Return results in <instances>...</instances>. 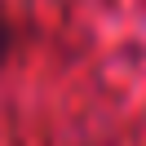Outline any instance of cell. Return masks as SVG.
I'll return each mask as SVG.
<instances>
[{"label":"cell","mask_w":146,"mask_h":146,"mask_svg":"<svg viewBox=\"0 0 146 146\" xmlns=\"http://www.w3.org/2000/svg\"><path fill=\"white\" fill-rule=\"evenodd\" d=\"M9 53V22H5V13H0V58Z\"/></svg>","instance_id":"cell-1"}]
</instances>
